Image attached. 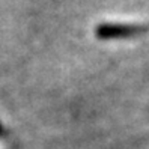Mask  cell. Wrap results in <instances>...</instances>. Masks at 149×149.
Instances as JSON below:
<instances>
[{"instance_id":"obj_1","label":"cell","mask_w":149,"mask_h":149,"mask_svg":"<svg viewBox=\"0 0 149 149\" xmlns=\"http://www.w3.org/2000/svg\"><path fill=\"white\" fill-rule=\"evenodd\" d=\"M149 26L142 24H122V23H102L96 26L95 35L100 39H120V38H133L137 35L146 33Z\"/></svg>"}]
</instances>
